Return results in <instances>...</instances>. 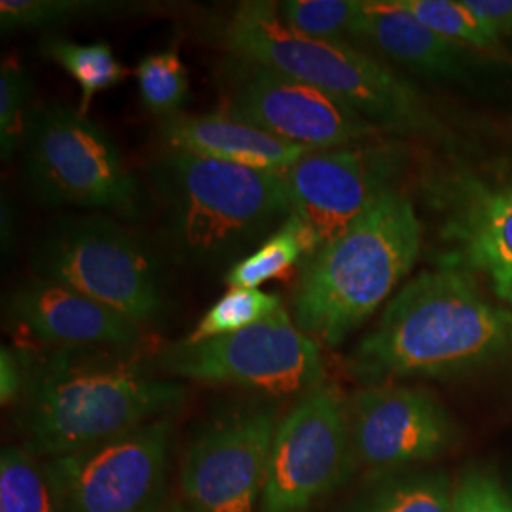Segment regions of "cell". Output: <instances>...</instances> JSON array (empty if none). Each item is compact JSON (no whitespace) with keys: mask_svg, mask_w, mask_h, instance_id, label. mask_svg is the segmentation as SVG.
<instances>
[{"mask_svg":"<svg viewBox=\"0 0 512 512\" xmlns=\"http://www.w3.org/2000/svg\"><path fill=\"white\" fill-rule=\"evenodd\" d=\"M512 357V311L492 302L456 266L408 281L348 359L372 387L412 378H450Z\"/></svg>","mask_w":512,"mask_h":512,"instance_id":"6da1fadb","label":"cell"},{"mask_svg":"<svg viewBox=\"0 0 512 512\" xmlns=\"http://www.w3.org/2000/svg\"><path fill=\"white\" fill-rule=\"evenodd\" d=\"M184 397L129 349H52L29 368L19 425L29 454L65 458L165 418Z\"/></svg>","mask_w":512,"mask_h":512,"instance_id":"7a4b0ae2","label":"cell"},{"mask_svg":"<svg viewBox=\"0 0 512 512\" xmlns=\"http://www.w3.org/2000/svg\"><path fill=\"white\" fill-rule=\"evenodd\" d=\"M420 249L414 205L395 188L385 190L344 234L302 260L294 325L317 344L340 346L410 274Z\"/></svg>","mask_w":512,"mask_h":512,"instance_id":"3957f363","label":"cell"},{"mask_svg":"<svg viewBox=\"0 0 512 512\" xmlns=\"http://www.w3.org/2000/svg\"><path fill=\"white\" fill-rule=\"evenodd\" d=\"M148 177L169 249L194 266H234L293 215L283 173L165 148Z\"/></svg>","mask_w":512,"mask_h":512,"instance_id":"277c9868","label":"cell"},{"mask_svg":"<svg viewBox=\"0 0 512 512\" xmlns=\"http://www.w3.org/2000/svg\"><path fill=\"white\" fill-rule=\"evenodd\" d=\"M228 55L298 78L357 110L378 131L435 135L439 122L421 93L355 44L304 37L285 25L277 2H243L217 31Z\"/></svg>","mask_w":512,"mask_h":512,"instance_id":"5b68a950","label":"cell"},{"mask_svg":"<svg viewBox=\"0 0 512 512\" xmlns=\"http://www.w3.org/2000/svg\"><path fill=\"white\" fill-rule=\"evenodd\" d=\"M37 277L76 293L148 329L167 310L164 277L147 245L110 215H65L38 234L29 251Z\"/></svg>","mask_w":512,"mask_h":512,"instance_id":"8992f818","label":"cell"},{"mask_svg":"<svg viewBox=\"0 0 512 512\" xmlns=\"http://www.w3.org/2000/svg\"><path fill=\"white\" fill-rule=\"evenodd\" d=\"M23 177L35 200L50 207L141 213V188L109 133L63 103L35 105L23 133Z\"/></svg>","mask_w":512,"mask_h":512,"instance_id":"52a82bcc","label":"cell"},{"mask_svg":"<svg viewBox=\"0 0 512 512\" xmlns=\"http://www.w3.org/2000/svg\"><path fill=\"white\" fill-rule=\"evenodd\" d=\"M167 376L256 389L272 397L306 395L323 384L319 344L279 310L253 327L190 344L181 340L158 359Z\"/></svg>","mask_w":512,"mask_h":512,"instance_id":"ba28073f","label":"cell"},{"mask_svg":"<svg viewBox=\"0 0 512 512\" xmlns=\"http://www.w3.org/2000/svg\"><path fill=\"white\" fill-rule=\"evenodd\" d=\"M217 86L220 112L298 147H348L380 133L329 93L236 55L220 61Z\"/></svg>","mask_w":512,"mask_h":512,"instance_id":"9c48e42d","label":"cell"},{"mask_svg":"<svg viewBox=\"0 0 512 512\" xmlns=\"http://www.w3.org/2000/svg\"><path fill=\"white\" fill-rule=\"evenodd\" d=\"M353 458L348 401L334 385L311 389L277 423L260 511H306L342 484Z\"/></svg>","mask_w":512,"mask_h":512,"instance_id":"30bf717a","label":"cell"},{"mask_svg":"<svg viewBox=\"0 0 512 512\" xmlns=\"http://www.w3.org/2000/svg\"><path fill=\"white\" fill-rule=\"evenodd\" d=\"M173 423L165 416L73 456L48 480L65 512H158L167 488Z\"/></svg>","mask_w":512,"mask_h":512,"instance_id":"8fae6325","label":"cell"},{"mask_svg":"<svg viewBox=\"0 0 512 512\" xmlns=\"http://www.w3.org/2000/svg\"><path fill=\"white\" fill-rule=\"evenodd\" d=\"M277 408L236 404L209 421L183 459L181 490L196 512H255L272 452Z\"/></svg>","mask_w":512,"mask_h":512,"instance_id":"7c38bea8","label":"cell"},{"mask_svg":"<svg viewBox=\"0 0 512 512\" xmlns=\"http://www.w3.org/2000/svg\"><path fill=\"white\" fill-rule=\"evenodd\" d=\"M395 171L397 156L391 148L363 141L313 150L283 177L294 215L310 228L321 247L344 234L370 203L391 188L389 179Z\"/></svg>","mask_w":512,"mask_h":512,"instance_id":"4fadbf2b","label":"cell"},{"mask_svg":"<svg viewBox=\"0 0 512 512\" xmlns=\"http://www.w3.org/2000/svg\"><path fill=\"white\" fill-rule=\"evenodd\" d=\"M353 456L370 471H393L435 458L452 440L439 401L414 387L372 385L348 401Z\"/></svg>","mask_w":512,"mask_h":512,"instance_id":"5bb4252c","label":"cell"},{"mask_svg":"<svg viewBox=\"0 0 512 512\" xmlns=\"http://www.w3.org/2000/svg\"><path fill=\"white\" fill-rule=\"evenodd\" d=\"M6 311L25 334L54 349L133 351L147 338V329L122 313L37 275L14 287L8 296Z\"/></svg>","mask_w":512,"mask_h":512,"instance_id":"9a60e30c","label":"cell"},{"mask_svg":"<svg viewBox=\"0 0 512 512\" xmlns=\"http://www.w3.org/2000/svg\"><path fill=\"white\" fill-rule=\"evenodd\" d=\"M158 131L169 150H181L207 160L274 173L289 171L313 152L310 148L287 143L262 129L234 120L224 112H181L160 120Z\"/></svg>","mask_w":512,"mask_h":512,"instance_id":"2e32d148","label":"cell"},{"mask_svg":"<svg viewBox=\"0 0 512 512\" xmlns=\"http://www.w3.org/2000/svg\"><path fill=\"white\" fill-rule=\"evenodd\" d=\"M351 40L384 52L414 73L456 80L465 73L463 46L425 27L393 0H361Z\"/></svg>","mask_w":512,"mask_h":512,"instance_id":"e0dca14e","label":"cell"},{"mask_svg":"<svg viewBox=\"0 0 512 512\" xmlns=\"http://www.w3.org/2000/svg\"><path fill=\"white\" fill-rule=\"evenodd\" d=\"M452 232L461 241L467 262L512 306V184L478 188L467 207L461 205Z\"/></svg>","mask_w":512,"mask_h":512,"instance_id":"ac0fdd59","label":"cell"},{"mask_svg":"<svg viewBox=\"0 0 512 512\" xmlns=\"http://www.w3.org/2000/svg\"><path fill=\"white\" fill-rule=\"evenodd\" d=\"M317 249V238L293 213L253 253L230 266L224 283L230 289H258L262 283L291 270L294 264H302Z\"/></svg>","mask_w":512,"mask_h":512,"instance_id":"d6986e66","label":"cell"},{"mask_svg":"<svg viewBox=\"0 0 512 512\" xmlns=\"http://www.w3.org/2000/svg\"><path fill=\"white\" fill-rule=\"evenodd\" d=\"M40 54L73 76L80 88L78 110L84 116L97 93L118 86L128 76V69L118 61L109 42L78 44L61 35H46L40 42Z\"/></svg>","mask_w":512,"mask_h":512,"instance_id":"ffe728a7","label":"cell"},{"mask_svg":"<svg viewBox=\"0 0 512 512\" xmlns=\"http://www.w3.org/2000/svg\"><path fill=\"white\" fill-rule=\"evenodd\" d=\"M147 4L107 0H2L0 29L4 35L16 31L46 29L78 19L107 18L143 12Z\"/></svg>","mask_w":512,"mask_h":512,"instance_id":"44dd1931","label":"cell"},{"mask_svg":"<svg viewBox=\"0 0 512 512\" xmlns=\"http://www.w3.org/2000/svg\"><path fill=\"white\" fill-rule=\"evenodd\" d=\"M440 37L459 46H469L486 54L503 55V42L490 25L475 16L463 0H393Z\"/></svg>","mask_w":512,"mask_h":512,"instance_id":"7402d4cb","label":"cell"},{"mask_svg":"<svg viewBox=\"0 0 512 512\" xmlns=\"http://www.w3.org/2000/svg\"><path fill=\"white\" fill-rule=\"evenodd\" d=\"M283 300L260 289H230L205 311L196 329L184 340L190 344L253 327L283 310Z\"/></svg>","mask_w":512,"mask_h":512,"instance_id":"603a6c76","label":"cell"},{"mask_svg":"<svg viewBox=\"0 0 512 512\" xmlns=\"http://www.w3.org/2000/svg\"><path fill=\"white\" fill-rule=\"evenodd\" d=\"M135 76L141 101L150 112L162 120L181 114L190 92V80L175 46L145 55L135 69Z\"/></svg>","mask_w":512,"mask_h":512,"instance_id":"cb8c5ba5","label":"cell"},{"mask_svg":"<svg viewBox=\"0 0 512 512\" xmlns=\"http://www.w3.org/2000/svg\"><path fill=\"white\" fill-rule=\"evenodd\" d=\"M361 0H283L277 14L296 33L317 40L351 42Z\"/></svg>","mask_w":512,"mask_h":512,"instance_id":"d4e9b609","label":"cell"},{"mask_svg":"<svg viewBox=\"0 0 512 512\" xmlns=\"http://www.w3.org/2000/svg\"><path fill=\"white\" fill-rule=\"evenodd\" d=\"M52 484L27 450L4 448L0 458V512H54Z\"/></svg>","mask_w":512,"mask_h":512,"instance_id":"484cf974","label":"cell"},{"mask_svg":"<svg viewBox=\"0 0 512 512\" xmlns=\"http://www.w3.org/2000/svg\"><path fill=\"white\" fill-rule=\"evenodd\" d=\"M33 92V80L18 57H6L0 69V154L10 162L23 143L25 105Z\"/></svg>","mask_w":512,"mask_h":512,"instance_id":"4316f807","label":"cell"},{"mask_svg":"<svg viewBox=\"0 0 512 512\" xmlns=\"http://www.w3.org/2000/svg\"><path fill=\"white\" fill-rule=\"evenodd\" d=\"M452 495L444 478L427 476L384 490L368 512H450Z\"/></svg>","mask_w":512,"mask_h":512,"instance_id":"83f0119b","label":"cell"},{"mask_svg":"<svg viewBox=\"0 0 512 512\" xmlns=\"http://www.w3.org/2000/svg\"><path fill=\"white\" fill-rule=\"evenodd\" d=\"M450 512H512V505L492 478L471 475L459 482Z\"/></svg>","mask_w":512,"mask_h":512,"instance_id":"f1b7e54d","label":"cell"},{"mask_svg":"<svg viewBox=\"0 0 512 512\" xmlns=\"http://www.w3.org/2000/svg\"><path fill=\"white\" fill-rule=\"evenodd\" d=\"M31 363L23 351L2 346L0 349V401L2 404L16 403L29 382Z\"/></svg>","mask_w":512,"mask_h":512,"instance_id":"f546056e","label":"cell"},{"mask_svg":"<svg viewBox=\"0 0 512 512\" xmlns=\"http://www.w3.org/2000/svg\"><path fill=\"white\" fill-rule=\"evenodd\" d=\"M465 6L490 25L499 37L512 35V0H463Z\"/></svg>","mask_w":512,"mask_h":512,"instance_id":"4dcf8cb0","label":"cell"},{"mask_svg":"<svg viewBox=\"0 0 512 512\" xmlns=\"http://www.w3.org/2000/svg\"><path fill=\"white\" fill-rule=\"evenodd\" d=\"M175 512H183V511H181V509H177V511H175Z\"/></svg>","mask_w":512,"mask_h":512,"instance_id":"1f68e13d","label":"cell"},{"mask_svg":"<svg viewBox=\"0 0 512 512\" xmlns=\"http://www.w3.org/2000/svg\"><path fill=\"white\" fill-rule=\"evenodd\" d=\"M511 37H512V35H511Z\"/></svg>","mask_w":512,"mask_h":512,"instance_id":"d6a6232c","label":"cell"}]
</instances>
